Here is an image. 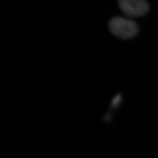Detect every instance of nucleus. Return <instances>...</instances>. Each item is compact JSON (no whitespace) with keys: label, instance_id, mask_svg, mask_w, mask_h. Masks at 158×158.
I'll return each instance as SVG.
<instances>
[{"label":"nucleus","instance_id":"f257e3e1","mask_svg":"<svg viewBox=\"0 0 158 158\" xmlns=\"http://www.w3.org/2000/svg\"><path fill=\"white\" fill-rule=\"evenodd\" d=\"M108 27L112 34L122 39L132 38L138 32V27L135 22L122 17L113 18Z\"/></svg>","mask_w":158,"mask_h":158},{"label":"nucleus","instance_id":"f03ea898","mask_svg":"<svg viewBox=\"0 0 158 158\" xmlns=\"http://www.w3.org/2000/svg\"><path fill=\"white\" fill-rule=\"evenodd\" d=\"M118 6L125 15L130 17H140L149 10L147 0H118Z\"/></svg>","mask_w":158,"mask_h":158},{"label":"nucleus","instance_id":"7ed1b4c3","mask_svg":"<svg viewBox=\"0 0 158 158\" xmlns=\"http://www.w3.org/2000/svg\"><path fill=\"white\" fill-rule=\"evenodd\" d=\"M120 100H121V96H120L119 94H118V95H116L115 97V98L113 100V102H112V106H118V102H120Z\"/></svg>","mask_w":158,"mask_h":158}]
</instances>
